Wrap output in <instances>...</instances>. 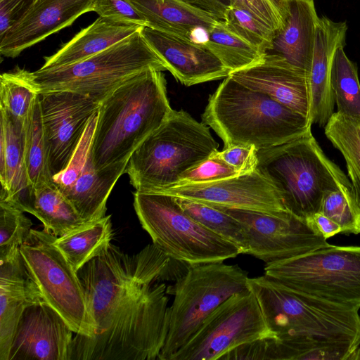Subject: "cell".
Here are the masks:
<instances>
[{
	"label": "cell",
	"instance_id": "3",
	"mask_svg": "<svg viewBox=\"0 0 360 360\" xmlns=\"http://www.w3.org/2000/svg\"><path fill=\"white\" fill-rule=\"evenodd\" d=\"M202 122L224 147L253 145L259 150L296 139L311 131L309 118L226 77L210 95Z\"/></svg>",
	"mask_w": 360,
	"mask_h": 360
},
{
	"label": "cell",
	"instance_id": "37",
	"mask_svg": "<svg viewBox=\"0 0 360 360\" xmlns=\"http://www.w3.org/2000/svg\"><path fill=\"white\" fill-rule=\"evenodd\" d=\"M32 225L20 207L0 198V262L20 255V247L29 238Z\"/></svg>",
	"mask_w": 360,
	"mask_h": 360
},
{
	"label": "cell",
	"instance_id": "9",
	"mask_svg": "<svg viewBox=\"0 0 360 360\" xmlns=\"http://www.w3.org/2000/svg\"><path fill=\"white\" fill-rule=\"evenodd\" d=\"M134 207L153 243L178 260L195 265L224 262L241 254L235 245L188 214L174 196L136 191Z\"/></svg>",
	"mask_w": 360,
	"mask_h": 360
},
{
	"label": "cell",
	"instance_id": "21",
	"mask_svg": "<svg viewBox=\"0 0 360 360\" xmlns=\"http://www.w3.org/2000/svg\"><path fill=\"white\" fill-rule=\"evenodd\" d=\"M141 33L165 62L167 70L185 86L226 78L229 70L207 49L176 35L143 26Z\"/></svg>",
	"mask_w": 360,
	"mask_h": 360
},
{
	"label": "cell",
	"instance_id": "20",
	"mask_svg": "<svg viewBox=\"0 0 360 360\" xmlns=\"http://www.w3.org/2000/svg\"><path fill=\"white\" fill-rule=\"evenodd\" d=\"M229 76L247 88L265 94L309 118L310 94L308 73L284 58L265 53L259 63L232 72Z\"/></svg>",
	"mask_w": 360,
	"mask_h": 360
},
{
	"label": "cell",
	"instance_id": "11",
	"mask_svg": "<svg viewBox=\"0 0 360 360\" xmlns=\"http://www.w3.org/2000/svg\"><path fill=\"white\" fill-rule=\"evenodd\" d=\"M264 275L295 292L360 309V246L328 244L266 264Z\"/></svg>",
	"mask_w": 360,
	"mask_h": 360
},
{
	"label": "cell",
	"instance_id": "10",
	"mask_svg": "<svg viewBox=\"0 0 360 360\" xmlns=\"http://www.w3.org/2000/svg\"><path fill=\"white\" fill-rule=\"evenodd\" d=\"M248 272L224 262L192 265L167 293L174 296L169 322L158 360H170L196 333L205 319L236 293L248 290Z\"/></svg>",
	"mask_w": 360,
	"mask_h": 360
},
{
	"label": "cell",
	"instance_id": "43",
	"mask_svg": "<svg viewBox=\"0 0 360 360\" xmlns=\"http://www.w3.org/2000/svg\"><path fill=\"white\" fill-rule=\"evenodd\" d=\"M258 150L253 145H232L214 155L233 167L240 174L257 169Z\"/></svg>",
	"mask_w": 360,
	"mask_h": 360
},
{
	"label": "cell",
	"instance_id": "36",
	"mask_svg": "<svg viewBox=\"0 0 360 360\" xmlns=\"http://www.w3.org/2000/svg\"><path fill=\"white\" fill-rule=\"evenodd\" d=\"M319 211L340 226V233H360V200L351 181L326 191Z\"/></svg>",
	"mask_w": 360,
	"mask_h": 360
},
{
	"label": "cell",
	"instance_id": "1",
	"mask_svg": "<svg viewBox=\"0 0 360 360\" xmlns=\"http://www.w3.org/2000/svg\"><path fill=\"white\" fill-rule=\"evenodd\" d=\"M172 110L162 71L150 68L123 83L100 104L91 142L96 168L128 162Z\"/></svg>",
	"mask_w": 360,
	"mask_h": 360
},
{
	"label": "cell",
	"instance_id": "40",
	"mask_svg": "<svg viewBox=\"0 0 360 360\" xmlns=\"http://www.w3.org/2000/svg\"><path fill=\"white\" fill-rule=\"evenodd\" d=\"M238 175L240 174L234 167L213 154L206 160L184 172L174 186L210 182Z\"/></svg>",
	"mask_w": 360,
	"mask_h": 360
},
{
	"label": "cell",
	"instance_id": "8",
	"mask_svg": "<svg viewBox=\"0 0 360 360\" xmlns=\"http://www.w3.org/2000/svg\"><path fill=\"white\" fill-rule=\"evenodd\" d=\"M257 169L275 186L285 210L306 219L319 211L324 193L350 181L309 131L257 151Z\"/></svg>",
	"mask_w": 360,
	"mask_h": 360
},
{
	"label": "cell",
	"instance_id": "45",
	"mask_svg": "<svg viewBox=\"0 0 360 360\" xmlns=\"http://www.w3.org/2000/svg\"><path fill=\"white\" fill-rule=\"evenodd\" d=\"M312 230L326 240L340 233V226L320 211L305 219Z\"/></svg>",
	"mask_w": 360,
	"mask_h": 360
},
{
	"label": "cell",
	"instance_id": "26",
	"mask_svg": "<svg viewBox=\"0 0 360 360\" xmlns=\"http://www.w3.org/2000/svg\"><path fill=\"white\" fill-rule=\"evenodd\" d=\"M142 27L99 16L56 53L46 57L40 69L68 65L84 60L129 37Z\"/></svg>",
	"mask_w": 360,
	"mask_h": 360
},
{
	"label": "cell",
	"instance_id": "22",
	"mask_svg": "<svg viewBox=\"0 0 360 360\" xmlns=\"http://www.w3.org/2000/svg\"><path fill=\"white\" fill-rule=\"evenodd\" d=\"M346 22H336L326 16L319 18L311 62L308 71L310 94L309 120L311 125L324 127L334 113L335 97L332 85V65L336 50L345 46Z\"/></svg>",
	"mask_w": 360,
	"mask_h": 360
},
{
	"label": "cell",
	"instance_id": "48",
	"mask_svg": "<svg viewBox=\"0 0 360 360\" xmlns=\"http://www.w3.org/2000/svg\"><path fill=\"white\" fill-rule=\"evenodd\" d=\"M349 360H360V348L358 347L352 354Z\"/></svg>",
	"mask_w": 360,
	"mask_h": 360
},
{
	"label": "cell",
	"instance_id": "17",
	"mask_svg": "<svg viewBox=\"0 0 360 360\" xmlns=\"http://www.w3.org/2000/svg\"><path fill=\"white\" fill-rule=\"evenodd\" d=\"M158 193L221 208L269 213L286 210L275 186L257 169L214 181L174 186Z\"/></svg>",
	"mask_w": 360,
	"mask_h": 360
},
{
	"label": "cell",
	"instance_id": "13",
	"mask_svg": "<svg viewBox=\"0 0 360 360\" xmlns=\"http://www.w3.org/2000/svg\"><path fill=\"white\" fill-rule=\"evenodd\" d=\"M266 337L274 336L248 290L233 295L214 310L170 360H220L236 347Z\"/></svg>",
	"mask_w": 360,
	"mask_h": 360
},
{
	"label": "cell",
	"instance_id": "4",
	"mask_svg": "<svg viewBox=\"0 0 360 360\" xmlns=\"http://www.w3.org/2000/svg\"><path fill=\"white\" fill-rule=\"evenodd\" d=\"M265 322L285 341L318 340L360 345L359 308L295 292L264 275L248 278Z\"/></svg>",
	"mask_w": 360,
	"mask_h": 360
},
{
	"label": "cell",
	"instance_id": "41",
	"mask_svg": "<svg viewBox=\"0 0 360 360\" xmlns=\"http://www.w3.org/2000/svg\"><path fill=\"white\" fill-rule=\"evenodd\" d=\"M93 11L100 17L147 26V21L131 0H96Z\"/></svg>",
	"mask_w": 360,
	"mask_h": 360
},
{
	"label": "cell",
	"instance_id": "6",
	"mask_svg": "<svg viewBox=\"0 0 360 360\" xmlns=\"http://www.w3.org/2000/svg\"><path fill=\"white\" fill-rule=\"evenodd\" d=\"M210 129L186 111L172 110L129 157L124 173L139 192H160L174 186L186 171L218 151Z\"/></svg>",
	"mask_w": 360,
	"mask_h": 360
},
{
	"label": "cell",
	"instance_id": "33",
	"mask_svg": "<svg viewBox=\"0 0 360 360\" xmlns=\"http://www.w3.org/2000/svg\"><path fill=\"white\" fill-rule=\"evenodd\" d=\"M24 155L26 169L34 189L53 181L50 175L39 94L24 122Z\"/></svg>",
	"mask_w": 360,
	"mask_h": 360
},
{
	"label": "cell",
	"instance_id": "15",
	"mask_svg": "<svg viewBox=\"0 0 360 360\" xmlns=\"http://www.w3.org/2000/svg\"><path fill=\"white\" fill-rule=\"evenodd\" d=\"M98 112L89 120L82 139L68 167L53 177L60 191L86 221L105 216L106 203L115 184L125 172L127 162L97 169L91 142Z\"/></svg>",
	"mask_w": 360,
	"mask_h": 360
},
{
	"label": "cell",
	"instance_id": "14",
	"mask_svg": "<svg viewBox=\"0 0 360 360\" xmlns=\"http://www.w3.org/2000/svg\"><path fill=\"white\" fill-rule=\"evenodd\" d=\"M221 209L241 224L248 243L247 254L266 264L295 257L328 244L305 219L287 210L269 213Z\"/></svg>",
	"mask_w": 360,
	"mask_h": 360
},
{
	"label": "cell",
	"instance_id": "2",
	"mask_svg": "<svg viewBox=\"0 0 360 360\" xmlns=\"http://www.w3.org/2000/svg\"><path fill=\"white\" fill-rule=\"evenodd\" d=\"M191 266L153 243L132 255L112 243L106 245L77 271L94 335L103 332L116 311L147 285L163 281L175 283Z\"/></svg>",
	"mask_w": 360,
	"mask_h": 360
},
{
	"label": "cell",
	"instance_id": "7",
	"mask_svg": "<svg viewBox=\"0 0 360 360\" xmlns=\"http://www.w3.org/2000/svg\"><path fill=\"white\" fill-rule=\"evenodd\" d=\"M150 68L167 70L141 29L105 50L68 65L30 72L18 68L37 93L71 91L101 103L134 75Z\"/></svg>",
	"mask_w": 360,
	"mask_h": 360
},
{
	"label": "cell",
	"instance_id": "39",
	"mask_svg": "<svg viewBox=\"0 0 360 360\" xmlns=\"http://www.w3.org/2000/svg\"><path fill=\"white\" fill-rule=\"evenodd\" d=\"M222 21L228 30L265 53L271 49L275 31L248 11L231 6Z\"/></svg>",
	"mask_w": 360,
	"mask_h": 360
},
{
	"label": "cell",
	"instance_id": "30",
	"mask_svg": "<svg viewBox=\"0 0 360 360\" xmlns=\"http://www.w3.org/2000/svg\"><path fill=\"white\" fill-rule=\"evenodd\" d=\"M32 214L43 223L45 231L57 238L86 223L53 181L35 189Z\"/></svg>",
	"mask_w": 360,
	"mask_h": 360
},
{
	"label": "cell",
	"instance_id": "29",
	"mask_svg": "<svg viewBox=\"0 0 360 360\" xmlns=\"http://www.w3.org/2000/svg\"><path fill=\"white\" fill-rule=\"evenodd\" d=\"M355 347L318 340L284 341L274 337L264 338L258 349L261 359L349 360Z\"/></svg>",
	"mask_w": 360,
	"mask_h": 360
},
{
	"label": "cell",
	"instance_id": "38",
	"mask_svg": "<svg viewBox=\"0 0 360 360\" xmlns=\"http://www.w3.org/2000/svg\"><path fill=\"white\" fill-rule=\"evenodd\" d=\"M21 76L18 68L0 76V109L24 123L38 96Z\"/></svg>",
	"mask_w": 360,
	"mask_h": 360
},
{
	"label": "cell",
	"instance_id": "24",
	"mask_svg": "<svg viewBox=\"0 0 360 360\" xmlns=\"http://www.w3.org/2000/svg\"><path fill=\"white\" fill-rule=\"evenodd\" d=\"M41 300L21 255L0 262V360H8L13 335L25 309Z\"/></svg>",
	"mask_w": 360,
	"mask_h": 360
},
{
	"label": "cell",
	"instance_id": "35",
	"mask_svg": "<svg viewBox=\"0 0 360 360\" xmlns=\"http://www.w3.org/2000/svg\"><path fill=\"white\" fill-rule=\"evenodd\" d=\"M339 47L332 65V85L338 112L360 117V83L356 65Z\"/></svg>",
	"mask_w": 360,
	"mask_h": 360
},
{
	"label": "cell",
	"instance_id": "12",
	"mask_svg": "<svg viewBox=\"0 0 360 360\" xmlns=\"http://www.w3.org/2000/svg\"><path fill=\"white\" fill-rule=\"evenodd\" d=\"M57 237L44 229H32L20 247L23 264L43 299L75 334L94 335L84 292L77 272L54 245Z\"/></svg>",
	"mask_w": 360,
	"mask_h": 360
},
{
	"label": "cell",
	"instance_id": "19",
	"mask_svg": "<svg viewBox=\"0 0 360 360\" xmlns=\"http://www.w3.org/2000/svg\"><path fill=\"white\" fill-rule=\"evenodd\" d=\"M96 0H36L25 15L0 37V53L15 58L25 49L93 11Z\"/></svg>",
	"mask_w": 360,
	"mask_h": 360
},
{
	"label": "cell",
	"instance_id": "16",
	"mask_svg": "<svg viewBox=\"0 0 360 360\" xmlns=\"http://www.w3.org/2000/svg\"><path fill=\"white\" fill-rule=\"evenodd\" d=\"M39 94L48 166L53 179L68 167L101 103L71 91Z\"/></svg>",
	"mask_w": 360,
	"mask_h": 360
},
{
	"label": "cell",
	"instance_id": "25",
	"mask_svg": "<svg viewBox=\"0 0 360 360\" xmlns=\"http://www.w3.org/2000/svg\"><path fill=\"white\" fill-rule=\"evenodd\" d=\"M319 18L314 0H290L285 25L276 34L272 48L266 53L278 55L308 72Z\"/></svg>",
	"mask_w": 360,
	"mask_h": 360
},
{
	"label": "cell",
	"instance_id": "44",
	"mask_svg": "<svg viewBox=\"0 0 360 360\" xmlns=\"http://www.w3.org/2000/svg\"><path fill=\"white\" fill-rule=\"evenodd\" d=\"M36 0H0V37L14 26Z\"/></svg>",
	"mask_w": 360,
	"mask_h": 360
},
{
	"label": "cell",
	"instance_id": "42",
	"mask_svg": "<svg viewBox=\"0 0 360 360\" xmlns=\"http://www.w3.org/2000/svg\"><path fill=\"white\" fill-rule=\"evenodd\" d=\"M231 6L248 11L276 34L285 27L287 19L271 0H231Z\"/></svg>",
	"mask_w": 360,
	"mask_h": 360
},
{
	"label": "cell",
	"instance_id": "28",
	"mask_svg": "<svg viewBox=\"0 0 360 360\" xmlns=\"http://www.w3.org/2000/svg\"><path fill=\"white\" fill-rule=\"evenodd\" d=\"M113 231L110 215L85 223L56 238L54 245L77 272L110 243Z\"/></svg>",
	"mask_w": 360,
	"mask_h": 360
},
{
	"label": "cell",
	"instance_id": "46",
	"mask_svg": "<svg viewBox=\"0 0 360 360\" xmlns=\"http://www.w3.org/2000/svg\"><path fill=\"white\" fill-rule=\"evenodd\" d=\"M191 6L224 20L231 7V0H184Z\"/></svg>",
	"mask_w": 360,
	"mask_h": 360
},
{
	"label": "cell",
	"instance_id": "18",
	"mask_svg": "<svg viewBox=\"0 0 360 360\" xmlns=\"http://www.w3.org/2000/svg\"><path fill=\"white\" fill-rule=\"evenodd\" d=\"M73 333L44 300L34 302L25 309L19 320L8 360H68Z\"/></svg>",
	"mask_w": 360,
	"mask_h": 360
},
{
	"label": "cell",
	"instance_id": "34",
	"mask_svg": "<svg viewBox=\"0 0 360 360\" xmlns=\"http://www.w3.org/2000/svg\"><path fill=\"white\" fill-rule=\"evenodd\" d=\"M182 209L214 233L235 245L247 254L248 243L241 224L224 210L186 198L175 197Z\"/></svg>",
	"mask_w": 360,
	"mask_h": 360
},
{
	"label": "cell",
	"instance_id": "32",
	"mask_svg": "<svg viewBox=\"0 0 360 360\" xmlns=\"http://www.w3.org/2000/svg\"><path fill=\"white\" fill-rule=\"evenodd\" d=\"M324 131L345 158L348 175L360 200V117L337 111L324 127Z\"/></svg>",
	"mask_w": 360,
	"mask_h": 360
},
{
	"label": "cell",
	"instance_id": "31",
	"mask_svg": "<svg viewBox=\"0 0 360 360\" xmlns=\"http://www.w3.org/2000/svg\"><path fill=\"white\" fill-rule=\"evenodd\" d=\"M203 46L211 51L230 73L257 65L265 56L264 52L228 30L222 20L209 30L208 39Z\"/></svg>",
	"mask_w": 360,
	"mask_h": 360
},
{
	"label": "cell",
	"instance_id": "47",
	"mask_svg": "<svg viewBox=\"0 0 360 360\" xmlns=\"http://www.w3.org/2000/svg\"><path fill=\"white\" fill-rule=\"evenodd\" d=\"M278 8L281 13L288 20L289 15V3L290 0H271Z\"/></svg>",
	"mask_w": 360,
	"mask_h": 360
},
{
	"label": "cell",
	"instance_id": "23",
	"mask_svg": "<svg viewBox=\"0 0 360 360\" xmlns=\"http://www.w3.org/2000/svg\"><path fill=\"white\" fill-rule=\"evenodd\" d=\"M23 126V122L0 109V198L32 214L35 189L25 162Z\"/></svg>",
	"mask_w": 360,
	"mask_h": 360
},
{
	"label": "cell",
	"instance_id": "5",
	"mask_svg": "<svg viewBox=\"0 0 360 360\" xmlns=\"http://www.w3.org/2000/svg\"><path fill=\"white\" fill-rule=\"evenodd\" d=\"M167 287L147 285L122 304L107 328L92 336L75 334L68 360H155L169 322Z\"/></svg>",
	"mask_w": 360,
	"mask_h": 360
},
{
	"label": "cell",
	"instance_id": "27",
	"mask_svg": "<svg viewBox=\"0 0 360 360\" xmlns=\"http://www.w3.org/2000/svg\"><path fill=\"white\" fill-rule=\"evenodd\" d=\"M148 27L191 41L197 27L210 30L219 20L184 0H131Z\"/></svg>",
	"mask_w": 360,
	"mask_h": 360
}]
</instances>
